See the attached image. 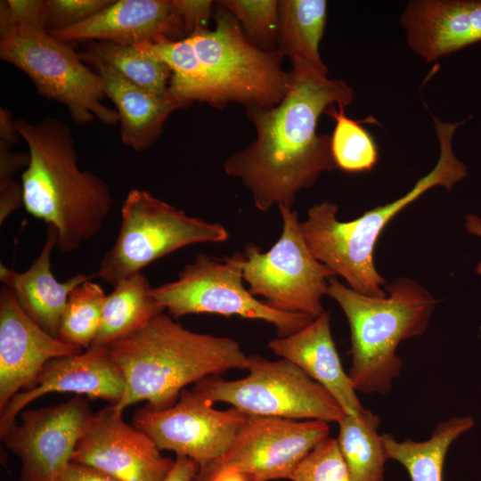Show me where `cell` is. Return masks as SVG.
Masks as SVG:
<instances>
[{"instance_id": "obj_1", "label": "cell", "mask_w": 481, "mask_h": 481, "mask_svg": "<svg viewBox=\"0 0 481 481\" xmlns=\"http://www.w3.org/2000/svg\"><path fill=\"white\" fill-rule=\"evenodd\" d=\"M291 72V86L279 104L245 109L256 139L223 165L227 175L249 188L263 212L274 205L292 208L299 192L337 168L330 136L317 133L318 120L335 105L346 107L354 100V89L344 80L306 67H292Z\"/></svg>"}, {"instance_id": "obj_6", "label": "cell", "mask_w": 481, "mask_h": 481, "mask_svg": "<svg viewBox=\"0 0 481 481\" xmlns=\"http://www.w3.org/2000/svg\"><path fill=\"white\" fill-rule=\"evenodd\" d=\"M215 28L188 37L200 61L204 102L216 108L238 102L249 107L279 104L292 84V72L282 69L284 56L252 43L238 20L216 3Z\"/></svg>"}, {"instance_id": "obj_11", "label": "cell", "mask_w": 481, "mask_h": 481, "mask_svg": "<svg viewBox=\"0 0 481 481\" xmlns=\"http://www.w3.org/2000/svg\"><path fill=\"white\" fill-rule=\"evenodd\" d=\"M241 253L216 258L198 253L171 282L151 289L157 302L174 317L216 314L265 321L277 337H287L308 325L314 318L278 311L251 295L243 285Z\"/></svg>"}, {"instance_id": "obj_24", "label": "cell", "mask_w": 481, "mask_h": 481, "mask_svg": "<svg viewBox=\"0 0 481 481\" xmlns=\"http://www.w3.org/2000/svg\"><path fill=\"white\" fill-rule=\"evenodd\" d=\"M151 289L141 272L120 280L105 298L100 329L92 345L107 346L163 313L165 309L152 296Z\"/></svg>"}, {"instance_id": "obj_18", "label": "cell", "mask_w": 481, "mask_h": 481, "mask_svg": "<svg viewBox=\"0 0 481 481\" xmlns=\"http://www.w3.org/2000/svg\"><path fill=\"white\" fill-rule=\"evenodd\" d=\"M64 41L96 40L124 45L187 37L174 0H118L76 25L49 31Z\"/></svg>"}, {"instance_id": "obj_12", "label": "cell", "mask_w": 481, "mask_h": 481, "mask_svg": "<svg viewBox=\"0 0 481 481\" xmlns=\"http://www.w3.org/2000/svg\"><path fill=\"white\" fill-rule=\"evenodd\" d=\"M192 389H183L166 409L148 404L137 409L133 425L149 436L159 450L190 458L199 467L220 460L232 446L248 414L235 407L216 410Z\"/></svg>"}, {"instance_id": "obj_33", "label": "cell", "mask_w": 481, "mask_h": 481, "mask_svg": "<svg viewBox=\"0 0 481 481\" xmlns=\"http://www.w3.org/2000/svg\"><path fill=\"white\" fill-rule=\"evenodd\" d=\"M15 26L47 31L48 13L43 0H7Z\"/></svg>"}, {"instance_id": "obj_5", "label": "cell", "mask_w": 481, "mask_h": 481, "mask_svg": "<svg viewBox=\"0 0 481 481\" xmlns=\"http://www.w3.org/2000/svg\"><path fill=\"white\" fill-rule=\"evenodd\" d=\"M388 295L361 294L336 277L326 295L343 310L351 331L352 365L348 372L356 391L386 394L399 377V344L421 335L438 302L415 281L399 277L386 286Z\"/></svg>"}, {"instance_id": "obj_38", "label": "cell", "mask_w": 481, "mask_h": 481, "mask_svg": "<svg viewBox=\"0 0 481 481\" xmlns=\"http://www.w3.org/2000/svg\"><path fill=\"white\" fill-rule=\"evenodd\" d=\"M23 189L21 183L15 180L0 183V224L16 209L23 206Z\"/></svg>"}, {"instance_id": "obj_40", "label": "cell", "mask_w": 481, "mask_h": 481, "mask_svg": "<svg viewBox=\"0 0 481 481\" xmlns=\"http://www.w3.org/2000/svg\"><path fill=\"white\" fill-rule=\"evenodd\" d=\"M199 465L188 457L176 455L175 465L165 481H191Z\"/></svg>"}, {"instance_id": "obj_41", "label": "cell", "mask_w": 481, "mask_h": 481, "mask_svg": "<svg viewBox=\"0 0 481 481\" xmlns=\"http://www.w3.org/2000/svg\"><path fill=\"white\" fill-rule=\"evenodd\" d=\"M465 229L471 234L481 238V219L474 214H468L464 224ZM477 273L481 276V261L477 265Z\"/></svg>"}, {"instance_id": "obj_29", "label": "cell", "mask_w": 481, "mask_h": 481, "mask_svg": "<svg viewBox=\"0 0 481 481\" xmlns=\"http://www.w3.org/2000/svg\"><path fill=\"white\" fill-rule=\"evenodd\" d=\"M344 109V106H338L326 112L336 122L330 136L335 165L348 173L370 171L378 162L377 144L359 122L346 116Z\"/></svg>"}, {"instance_id": "obj_35", "label": "cell", "mask_w": 481, "mask_h": 481, "mask_svg": "<svg viewBox=\"0 0 481 481\" xmlns=\"http://www.w3.org/2000/svg\"><path fill=\"white\" fill-rule=\"evenodd\" d=\"M29 159V152L12 151L10 147L0 144V183L14 180L15 173L26 169Z\"/></svg>"}, {"instance_id": "obj_36", "label": "cell", "mask_w": 481, "mask_h": 481, "mask_svg": "<svg viewBox=\"0 0 481 481\" xmlns=\"http://www.w3.org/2000/svg\"><path fill=\"white\" fill-rule=\"evenodd\" d=\"M191 481H251L245 475L216 461L199 467Z\"/></svg>"}, {"instance_id": "obj_21", "label": "cell", "mask_w": 481, "mask_h": 481, "mask_svg": "<svg viewBox=\"0 0 481 481\" xmlns=\"http://www.w3.org/2000/svg\"><path fill=\"white\" fill-rule=\"evenodd\" d=\"M268 347L321 384L346 414L355 415L363 409L342 366L332 338L328 312L323 311L308 325L289 336L273 338Z\"/></svg>"}, {"instance_id": "obj_15", "label": "cell", "mask_w": 481, "mask_h": 481, "mask_svg": "<svg viewBox=\"0 0 481 481\" xmlns=\"http://www.w3.org/2000/svg\"><path fill=\"white\" fill-rule=\"evenodd\" d=\"M122 413L112 404L93 413L71 461L120 481H165L175 460L163 456L151 438L126 422Z\"/></svg>"}, {"instance_id": "obj_32", "label": "cell", "mask_w": 481, "mask_h": 481, "mask_svg": "<svg viewBox=\"0 0 481 481\" xmlns=\"http://www.w3.org/2000/svg\"><path fill=\"white\" fill-rule=\"evenodd\" d=\"M112 3L113 0H45L48 13L47 32L82 22Z\"/></svg>"}, {"instance_id": "obj_19", "label": "cell", "mask_w": 481, "mask_h": 481, "mask_svg": "<svg viewBox=\"0 0 481 481\" xmlns=\"http://www.w3.org/2000/svg\"><path fill=\"white\" fill-rule=\"evenodd\" d=\"M400 24L409 48L433 62L481 42V0H413Z\"/></svg>"}, {"instance_id": "obj_8", "label": "cell", "mask_w": 481, "mask_h": 481, "mask_svg": "<svg viewBox=\"0 0 481 481\" xmlns=\"http://www.w3.org/2000/svg\"><path fill=\"white\" fill-rule=\"evenodd\" d=\"M228 238L222 224L187 216L148 191L134 188L122 204L117 239L94 275L114 287L173 251Z\"/></svg>"}, {"instance_id": "obj_10", "label": "cell", "mask_w": 481, "mask_h": 481, "mask_svg": "<svg viewBox=\"0 0 481 481\" xmlns=\"http://www.w3.org/2000/svg\"><path fill=\"white\" fill-rule=\"evenodd\" d=\"M282 229L278 240L263 252L248 244L241 253L243 280L249 292L261 296L273 309L318 317L324 310L322 298L336 273L317 260L303 236L298 212L279 206Z\"/></svg>"}, {"instance_id": "obj_31", "label": "cell", "mask_w": 481, "mask_h": 481, "mask_svg": "<svg viewBox=\"0 0 481 481\" xmlns=\"http://www.w3.org/2000/svg\"><path fill=\"white\" fill-rule=\"evenodd\" d=\"M291 481H352L338 440L320 441L293 471Z\"/></svg>"}, {"instance_id": "obj_27", "label": "cell", "mask_w": 481, "mask_h": 481, "mask_svg": "<svg viewBox=\"0 0 481 481\" xmlns=\"http://www.w3.org/2000/svg\"><path fill=\"white\" fill-rule=\"evenodd\" d=\"M86 51L136 86L159 96L170 94L172 71L169 67L135 45L93 42Z\"/></svg>"}, {"instance_id": "obj_4", "label": "cell", "mask_w": 481, "mask_h": 481, "mask_svg": "<svg viewBox=\"0 0 481 481\" xmlns=\"http://www.w3.org/2000/svg\"><path fill=\"white\" fill-rule=\"evenodd\" d=\"M432 120L439 143L438 159L405 194L347 222L338 219L336 203L323 200L313 205L301 223L303 236L314 257L361 294L387 296L382 289L386 280L376 269L373 252L389 221L430 189L442 186L451 190L467 175L466 164L452 151L455 131L464 122H444L434 115Z\"/></svg>"}, {"instance_id": "obj_30", "label": "cell", "mask_w": 481, "mask_h": 481, "mask_svg": "<svg viewBox=\"0 0 481 481\" xmlns=\"http://www.w3.org/2000/svg\"><path fill=\"white\" fill-rule=\"evenodd\" d=\"M240 23L249 39L264 51H276L279 29L277 0H221L216 2Z\"/></svg>"}, {"instance_id": "obj_7", "label": "cell", "mask_w": 481, "mask_h": 481, "mask_svg": "<svg viewBox=\"0 0 481 481\" xmlns=\"http://www.w3.org/2000/svg\"><path fill=\"white\" fill-rule=\"evenodd\" d=\"M0 58L22 70L38 94L63 105L79 126L94 119L115 126L116 110L106 97L99 75L67 42L44 29L13 26L0 31Z\"/></svg>"}, {"instance_id": "obj_25", "label": "cell", "mask_w": 481, "mask_h": 481, "mask_svg": "<svg viewBox=\"0 0 481 481\" xmlns=\"http://www.w3.org/2000/svg\"><path fill=\"white\" fill-rule=\"evenodd\" d=\"M472 426L473 420L469 417L452 418L438 423L428 440L399 442L392 435L384 434L383 442L388 459L402 464L411 481H443L449 447Z\"/></svg>"}, {"instance_id": "obj_26", "label": "cell", "mask_w": 481, "mask_h": 481, "mask_svg": "<svg viewBox=\"0 0 481 481\" xmlns=\"http://www.w3.org/2000/svg\"><path fill=\"white\" fill-rule=\"evenodd\" d=\"M338 423L337 440L352 481H384L388 457L378 432L379 416L363 408L357 414H345Z\"/></svg>"}, {"instance_id": "obj_2", "label": "cell", "mask_w": 481, "mask_h": 481, "mask_svg": "<svg viewBox=\"0 0 481 481\" xmlns=\"http://www.w3.org/2000/svg\"><path fill=\"white\" fill-rule=\"evenodd\" d=\"M15 125L30 156L21 174L23 206L56 229L59 251L72 252L93 239L110 214V187L78 167L72 131L64 121L47 117L31 123L18 118Z\"/></svg>"}, {"instance_id": "obj_37", "label": "cell", "mask_w": 481, "mask_h": 481, "mask_svg": "<svg viewBox=\"0 0 481 481\" xmlns=\"http://www.w3.org/2000/svg\"><path fill=\"white\" fill-rule=\"evenodd\" d=\"M55 481H120L95 468L70 461Z\"/></svg>"}, {"instance_id": "obj_16", "label": "cell", "mask_w": 481, "mask_h": 481, "mask_svg": "<svg viewBox=\"0 0 481 481\" xmlns=\"http://www.w3.org/2000/svg\"><path fill=\"white\" fill-rule=\"evenodd\" d=\"M124 391V375L110 356L107 346L92 345L79 354L49 361L33 383L17 393L0 411V434L17 421L29 404L44 395L75 393L114 405Z\"/></svg>"}, {"instance_id": "obj_23", "label": "cell", "mask_w": 481, "mask_h": 481, "mask_svg": "<svg viewBox=\"0 0 481 481\" xmlns=\"http://www.w3.org/2000/svg\"><path fill=\"white\" fill-rule=\"evenodd\" d=\"M328 15L325 0L279 1L277 51L292 67H306L328 75L320 54Z\"/></svg>"}, {"instance_id": "obj_17", "label": "cell", "mask_w": 481, "mask_h": 481, "mask_svg": "<svg viewBox=\"0 0 481 481\" xmlns=\"http://www.w3.org/2000/svg\"><path fill=\"white\" fill-rule=\"evenodd\" d=\"M81 352L46 332L25 313L12 289L1 288L0 411L49 361Z\"/></svg>"}, {"instance_id": "obj_13", "label": "cell", "mask_w": 481, "mask_h": 481, "mask_svg": "<svg viewBox=\"0 0 481 481\" xmlns=\"http://www.w3.org/2000/svg\"><path fill=\"white\" fill-rule=\"evenodd\" d=\"M93 413L80 395L56 405L23 410L20 423L0 434L4 444L20 461V480L55 481L71 461Z\"/></svg>"}, {"instance_id": "obj_20", "label": "cell", "mask_w": 481, "mask_h": 481, "mask_svg": "<svg viewBox=\"0 0 481 481\" xmlns=\"http://www.w3.org/2000/svg\"><path fill=\"white\" fill-rule=\"evenodd\" d=\"M81 57L99 75L106 97L116 106L122 143L135 151L151 147L169 115L189 106L171 94L159 96L136 86L87 51Z\"/></svg>"}, {"instance_id": "obj_28", "label": "cell", "mask_w": 481, "mask_h": 481, "mask_svg": "<svg viewBox=\"0 0 481 481\" xmlns=\"http://www.w3.org/2000/svg\"><path fill=\"white\" fill-rule=\"evenodd\" d=\"M106 296L91 280L74 288L61 318L58 338L83 351L90 347L100 329Z\"/></svg>"}, {"instance_id": "obj_9", "label": "cell", "mask_w": 481, "mask_h": 481, "mask_svg": "<svg viewBox=\"0 0 481 481\" xmlns=\"http://www.w3.org/2000/svg\"><path fill=\"white\" fill-rule=\"evenodd\" d=\"M247 370L245 378L209 376L192 389L212 404L227 403L249 415L338 422L346 414L327 389L287 359L251 355Z\"/></svg>"}, {"instance_id": "obj_22", "label": "cell", "mask_w": 481, "mask_h": 481, "mask_svg": "<svg viewBox=\"0 0 481 481\" xmlns=\"http://www.w3.org/2000/svg\"><path fill=\"white\" fill-rule=\"evenodd\" d=\"M56 229L48 225L43 248L25 272L0 264V281L13 290L25 313L46 332L58 338L61 318L70 292L95 275L77 273L68 281L56 280L51 269V254L57 248Z\"/></svg>"}, {"instance_id": "obj_14", "label": "cell", "mask_w": 481, "mask_h": 481, "mask_svg": "<svg viewBox=\"0 0 481 481\" xmlns=\"http://www.w3.org/2000/svg\"><path fill=\"white\" fill-rule=\"evenodd\" d=\"M328 422L249 415L220 460L251 481L289 479L310 451L329 436Z\"/></svg>"}, {"instance_id": "obj_34", "label": "cell", "mask_w": 481, "mask_h": 481, "mask_svg": "<svg viewBox=\"0 0 481 481\" xmlns=\"http://www.w3.org/2000/svg\"><path fill=\"white\" fill-rule=\"evenodd\" d=\"M174 4L183 22L186 37L208 29L206 25L212 14L213 1L174 0Z\"/></svg>"}, {"instance_id": "obj_39", "label": "cell", "mask_w": 481, "mask_h": 481, "mask_svg": "<svg viewBox=\"0 0 481 481\" xmlns=\"http://www.w3.org/2000/svg\"><path fill=\"white\" fill-rule=\"evenodd\" d=\"M21 138L19 134L15 119L12 112L5 109H0V144L12 148Z\"/></svg>"}, {"instance_id": "obj_3", "label": "cell", "mask_w": 481, "mask_h": 481, "mask_svg": "<svg viewBox=\"0 0 481 481\" xmlns=\"http://www.w3.org/2000/svg\"><path fill=\"white\" fill-rule=\"evenodd\" d=\"M107 348L125 379L123 396L112 404L122 412L143 401L155 409L168 408L189 384L247 370L249 359L235 339L192 331L164 313Z\"/></svg>"}]
</instances>
